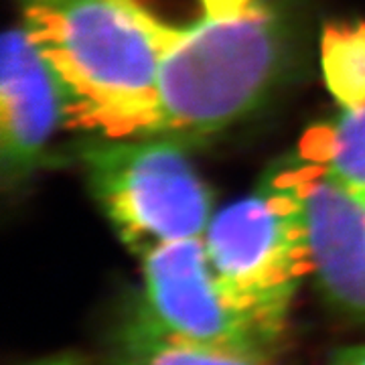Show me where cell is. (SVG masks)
<instances>
[{
    "label": "cell",
    "mask_w": 365,
    "mask_h": 365,
    "mask_svg": "<svg viewBox=\"0 0 365 365\" xmlns=\"http://www.w3.org/2000/svg\"><path fill=\"white\" fill-rule=\"evenodd\" d=\"M122 2L158 49L163 132L225 128L258 104L270 86L282 41L268 0Z\"/></svg>",
    "instance_id": "cell-1"
},
{
    "label": "cell",
    "mask_w": 365,
    "mask_h": 365,
    "mask_svg": "<svg viewBox=\"0 0 365 365\" xmlns=\"http://www.w3.org/2000/svg\"><path fill=\"white\" fill-rule=\"evenodd\" d=\"M23 25L61 86L67 126L100 140L163 132L158 49L122 0H25Z\"/></svg>",
    "instance_id": "cell-2"
},
{
    "label": "cell",
    "mask_w": 365,
    "mask_h": 365,
    "mask_svg": "<svg viewBox=\"0 0 365 365\" xmlns=\"http://www.w3.org/2000/svg\"><path fill=\"white\" fill-rule=\"evenodd\" d=\"M203 244L225 299L284 337L292 300L314 262L302 201L282 167L213 213Z\"/></svg>",
    "instance_id": "cell-3"
},
{
    "label": "cell",
    "mask_w": 365,
    "mask_h": 365,
    "mask_svg": "<svg viewBox=\"0 0 365 365\" xmlns=\"http://www.w3.org/2000/svg\"><path fill=\"white\" fill-rule=\"evenodd\" d=\"M91 191L120 240L136 254L203 237L213 199L187 153L173 140H100L83 153Z\"/></svg>",
    "instance_id": "cell-4"
},
{
    "label": "cell",
    "mask_w": 365,
    "mask_h": 365,
    "mask_svg": "<svg viewBox=\"0 0 365 365\" xmlns=\"http://www.w3.org/2000/svg\"><path fill=\"white\" fill-rule=\"evenodd\" d=\"M143 307L169 331L205 345L270 357L274 335L225 299L203 237L163 244L143 256Z\"/></svg>",
    "instance_id": "cell-5"
},
{
    "label": "cell",
    "mask_w": 365,
    "mask_h": 365,
    "mask_svg": "<svg viewBox=\"0 0 365 365\" xmlns=\"http://www.w3.org/2000/svg\"><path fill=\"white\" fill-rule=\"evenodd\" d=\"M282 170L304 207L317 284L341 313L365 323V197L300 157Z\"/></svg>",
    "instance_id": "cell-6"
},
{
    "label": "cell",
    "mask_w": 365,
    "mask_h": 365,
    "mask_svg": "<svg viewBox=\"0 0 365 365\" xmlns=\"http://www.w3.org/2000/svg\"><path fill=\"white\" fill-rule=\"evenodd\" d=\"M61 124L66 102L49 61L25 25L9 29L0 55V143L6 170L33 167Z\"/></svg>",
    "instance_id": "cell-7"
},
{
    "label": "cell",
    "mask_w": 365,
    "mask_h": 365,
    "mask_svg": "<svg viewBox=\"0 0 365 365\" xmlns=\"http://www.w3.org/2000/svg\"><path fill=\"white\" fill-rule=\"evenodd\" d=\"M110 365H272V359L187 339L138 302L114 335Z\"/></svg>",
    "instance_id": "cell-8"
},
{
    "label": "cell",
    "mask_w": 365,
    "mask_h": 365,
    "mask_svg": "<svg viewBox=\"0 0 365 365\" xmlns=\"http://www.w3.org/2000/svg\"><path fill=\"white\" fill-rule=\"evenodd\" d=\"M299 157L347 191L365 197V106L343 108L309 128L300 140Z\"/></svg>",
    "instance_id": "cell-9"
},
{
    "label": "cell",
    "mask_w": 365,
    "mask_h": 365,
    "mask_svg": "<svg viewBox=\"0 0 365 365\" xmlns=\"http://www.w3.org/2000/svg\"><path fill=\"white\" fill-rule=\"evenodd\" d=\"M321 69L327 90L341 108L365 106V23L327 26Z\"/></svg>",
    "instance_id": "cell-10"
},
{
    "label": "cell",
    "mask_w": 365,
    "mask_h": 365,
    "mask_svg": "<svg viewBox=\"0 0 365 365\" xmlns=\"http://www.w3.org/2000/svg\"><path fill=\"white\" fill-rule=\"evenodd\" d=\"M327 365H365V345L343 347L329 359Z\"/></svg>",
    "instance_id": "cell-11"
},
{
    "label": "cell",
    "mask_w": 365,
    "mask_h": 365,
    "mask_svg": "<svg viewBox=\"0 0 365 365\" xmlns=\"http://www.w3.org/2000/svg\"><path fill=\"white\" fill-rule=\"evenodd\" d=\"M43 365H81L76 359H69V357H61V359H51V361H47V364Z\"/></svg>",
    "instance_id": "cell-12"
}]
</instances>
